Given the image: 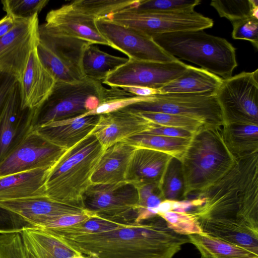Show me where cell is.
I'll return each mask as SVG.
<instances>
[{
  "mask_svg": "<svg viewBox=\"0 0 258 258\" xmlns=\"http://www.w3.org/2000/svg\"><path fill=\"white\" fill-rule=\"evenodd\" d=\"M147 221L123 222L116 228L97 233L54 235L89 258H172L189 242L187 236L169 228L160 216Z\"/></svg>",
  "mask_w": 258,
  "mask_h": 258,
  "instance_id": "cell-1",
  "label": "cell"
},
{
  "mask_svg": "<svg viewBox=\"0 0 258 258\" xmlns=\"http://www.w3.org/2000/svg\"><path fill=\"white\" fill-rule=\"evenodd\" d=\"M198 220L237 222L258 232V152L237 160L221 179L197 194Z\"/></svg>",
  "mask_w": 258,
  "mask_h": 258,
  "instance_id": "cell-2",
  "label": "cell"
},
{
  "mask_svg": "<svg viewBox=\"0 0 258 258\" xmlns=\"http://www.w3.org/2000/svg\"><path fill=\"white\" fill-rule=\"evenodd\" d=\"M222 127L203 126L194 134L180 159L184 200L216 182L236 163L237 159L224 141Z\"/></svg>",
  "mask_w": 258,
  "mask_h": 258,
  "instance_id": "cell-3",
  "label": "cell"
},
{
  "mask_svg": "<svg viewBox=\"0 0 258 258\" xmlns=\"http://www.w3.org/2000/svg\"><path fill=\"white\" fill-rule=\"evenodd\" d=\"M104 151L93 134L66 150L48 171L46 196L59 202L83 207L82 195L91 184L92 175Z\"/></svg>",
  "mask_w": 258,
  "mask_h": 258,
  "instance_id": "cell-4",
  "label": "cell"
},
{
  "mask_svg": "<svg viewBox=\"0 0 258 258\" xmlns=\"http://www.w3.org/2000/svg\"><path fill=\"white\" fill-rule=\"evenodd\" d=\"M152 38L171 55L196 64L223 79L231 77L238 65L235 48L229 42L202 30L164 33Z\"/></svg>",
  "mask_w": 258,
  "mask_h": 258,
  "instance_id": "cell-5",
  "label": "cell"
},
{
  "mask_svg": "<svg viewBox=\"0 0 258 258\" xmlns=\"http://www.w3.org/2000/svg\"><path fill=\"white\" fill-rule=\"evenodd\" d=\"M105 89L102 83L87 78L76 83L55 82L48 97L35 109L32 130L94 110L99 104Z\"/></svg>",
  "mask_w": 258,
  "mask_h": 258,
  "instance_id": "cell-6",
  "label": "cell"
},
{
  "mask_svg": "<svg viewBox=\"0 0 258 258\" xmlns=\"http://www.w3.org/2000/svg\"><path fill=\"white\" fill-rule=\"evenodd\" d=\"M126 107L137 112H162L190 117L208 127H222L224 124L215 95L157 94Z\"/></svg>",
  "mask_w": 258,
  "mask_h": 258,
  "instance_id": "cell-7",
  "label": "cell"
},
{
  "mask_svg": "<svg viewBox=\"0 0 258 258\" xmlns=\"http://www.w3.org/2000/svg\"><path fill=\"white\" fill-rule=\"evenodd\" d=\"M37 51L55 82L76 83L86 78L82 71L84 51L90 44L84 40L39 29Z\"/></svg>",
  "mask_w": 258,
  "mask_h": 258,
  "instance_id": "cell-8",
  "label": "cell"
},
{
  "mask_svg": "<svg viewBox=\"0 0 258 258\" xmlns=\"http://www.w3.org/2000/svg\"><path fill=\"white\" fill-rule=\"evenodd\" d=\"M216 97L224 124L258 125V69L223 79Z\"/></svg>",
  "mask_w": 258,
  "mask_h": 258,
  "instance_id": "cell-9",
  "label": "cell"
},
{
  "mask_svg": "<svg viewBox=\"0 0 258 258\" xmlns=\"http://www.w3.org/2000/svg\"><path fill=\"white\" fill-rule=\"evenodd\" d=\"M106 18L135 29L153 37L164 33L203 30L211 28L213 20L195 11L185 13H152L136 11L131 7L107 16Z\"/></svg>",
  "mask_w": 258,
  "mask_h": 258,
  "instance_id": "cell-10",
  "label": "cell"
},
{
  "mask_svg": "<svg viewBox=\"0 0 258 258\" xmlns=\"http://www.w3.org/2000/svg\"><path fill=\"white\" fill-rule=\"evenodd\" d=\"M188 66L178 59L166 62L128 59L102 83L110 87L134 86L159 89L181 75Z\"/></svg>",
  "mask_w": 258,
  "mask_h": 258,
  "instance_id": "cell-11",
  "label": "cell"
},
{
  "mask_svg": "<svg viewBox=\"0 0 258 258\" xmlns=\"http://www.w3.org/2000/svg\"><path fill=\"white\" fill-rule=\"evenodd\" d=\"M95 23L110 47L123 53L130 59L166 62L178 59L164 51L152 37L135 29L106 18L96 19Z\"/></svg>",
  "mask_w": 258,
  "mask_h": 258,
  "instance_id": "cell-12",
  "label": "cell"
},
{
  "mask_svg": "<svg viewBox=\"0 0 258 258\" xmlns=\"http://www.w3.org/2000/svg\"><path fill=\"white\" fill-rule=\"evenodd\" d=\"M139 201L138 187L125 181L112 184H91L83 193L82 202L85 209L113 219H123L132 213L136 216Z\"/></svg>",
  "mask_w": 258,
  "mask_h": 258,
  "instance_id": "cell-13",
  "label": "cell"
},
{
  "mask_svg": "<svg viewBox=\"0 0 258 258\" xmlns=\"http://www.w3.org/2000/svg\"><path fill=\"white\" fill-rule=\"evenodd\" d=\"M15 21L13 29L0 38V71L19 81L31 53L39 43V25L38 15Z\"/></svg>",
  "mask_w": 258,
  "mask_h": 258,
  "instance_id": "cell-14",
  "label": "cell"
},
{
  "mask_svg": "<svg viewBox=\"0 0 258 258\" xmlns=\"http://www.w3.org/2000/svg\"><path fill=\"white\" fill-rule=\"evenodd\" d=\"M66 151L31 131L0 163V177L35 169L49 170Z\"/></svg>",
  "mask_w": 258,
  "mask_h": 258,
  "instance_id": "cell-15",
  "label": "cell"
},
{
  "mask_svg": "<svg viewBox=\"0 0 258 258\" xmlns=\"http://www.w3.org/2000/svg\"><path fill=\"white\" fill-rule=\"evenodd\" d=\"M93 16L74 7L71 3L49 11L45 22L39 29L62 35L79 38L92 44L110 47L98 30Z\"/></svg>",
  "mask_w": 258,
  "mask_h": 258,
  "instance_id": "cell-16",
  "label": "cell"
},
{
  "mask_svg": "<svg viewBox=\"0 0 258 258\" xmlns=\"http://www.w3.org/2000/svg\"><path fill=\"white\" fill-rule=\"evenodd\" d=\"M35 110L22 108L18 81L0 118V163L33 131Z\"/></svg>",
  "mask_w": 258,
  "mask_h": 258,
  "instance_id": "cell-17",
  "label": "cell"
},
{
  "mask_svg": "<svg viewBox=\"0 0 258 258\" xmlns=\"http://www.w3.org/2000/svg\"><path fill=\"white\" fill-rule=\"evenodd\" d=\"M153 123L140 112L125 107L99 114V121L92 134L105 149L130 137L146 133Z\"/></svg>",
  "mask_w": 258,
  "mask_h": 258,
  "instance_id": "cell-18",
  "label": "cell"
},
{
  "mask_svg": "<svg viewBox=\"0 0 258 258\" xmlns=\"http://www.w3.org/2000/svg\"><path fill=\"white\" fill-rule=\"evenodd\" d=\"M0 206L20 216L34 227L60 217L82 213L81 205L66 204L53 200L47 196L0 201Z\"/></svg>",
  "mask_w": 258,
  "mask_h": 258,
  "instance_id": "cell-19",
  "label": "cell"
},
{
  "mask_svg": "<svg viewBox=\"0 0 258 258\" xmlns=\"http://www.w3.org/2000/svg\"><path fill=\"white\" fill-rule=\"evenodd\" d=\"M36 48L31 53L19 81L23 109L39 107L48 97L55 83L53 76L39 58Z\"/></svg>",
  "mask_w": 258,
  "mask_h": 258,
  "instance_id": "cell-20",
  "label": "cell"
},
{
  "mask_svg": "<svg viewBox=\"0 0 258 258\" xmlns=\"http://www.w3.org/2000/svg\"><path fill=\"white\" fill-rule=\"evenodd\" d=\"M172 156L161 151L136 148L131 157L125 180L137 187L155 184L160 189Z\"/></svg>",
  "mask_w": 258,
  "mask_h": 258,
  "instance_id": "cell-21",
  "label": "cell"
},
{
  "mask_svg": "<svg viewBox=\"0 0 258 258\" xmlns=\"http://www.w3.org/2000/svg\"><path fill=\"white\" fill-rule=\"evenodd\" d=\"M99 119V114L82 115L50 122L34 131L51 143L67 150L92 134Z\"/></svg>",
  "mask_w": 258,
  "mask_h": 258,
  "instance_id": "cell-22",
  "label": "cell"
},
{
  "mask_svg": "<svg viewBox=\"0 0 258 258\" xmlns=\"http://www.w3.org/2000/svg\"><path fill=\"white\" fill-rule=\"evenodd\" d=\"M136 148L120 141L105 148L92 175L91 184H112L126 181L129 163Z\"/></svg>",
  "mask_w": 258,
  "mask_h": 258,
  "instance_id": "cell-23",
  "label": "cell"
},
{
  "mask_svg": "<svg viewBox=\"0 0 258 258\" xmlns=\"http://www.w3.org/2000/svg\"><path fill=\"white\" fill-rule=\"evenodd\" d=\"M48 171L35 169L0 177V201L46 196Z\"/></svg>",
  "mask_w": 258,
  "mask_h": 258,
  "instance_id": "cell-24",
  "label": "cell"
},
{
  "mask_svg": "<svg viewBox=\"0 0 258 258\" xmlns=\"http://www.w3.org/2000/svg\"><path fill=\"white\" fill-rule=\"evenodd\" d=\"M223 79L203 69L188 66L179 77L158 89L160 94L216 95Z\"/></svg>",
  "mask_w": 258,
  "mask_h": 258,
  "instance_id": "cell-25",
  "label": "cell"
},
{
  "mask_svg": "<svg viewBox=\"0 0 258 258\" xmlns=\"http://www.w3.org/2000/svg\"><path fill=\"white\" fill-rule=\"evenodd\" d=\"M198 220L203 233L258 254V232L237 222Z\"/></svg>",
  "mask_w": 258,
  "mask_h": 258,
  "instance_id": "cell-26",
  "label": "cell"
},
{
  "mask_svg": "<svg viewBox=\"0 0 258 258\" xmlns=\"http://www.w3.org/2000/svg\"><path fill=\"white\" fill-rule=\"evenodd\" d=\"M21 233L23 242L30 247L37 258H72L81 253L43 229L27 228Z\"/></svg>",
  "mask_w": 258,
  "mask_h": 258,
  "instance_id": "cell-27",
  "label": "cell"
},
{
  "mask_svg": "<svg viewBox=\"0 0 258 258\" xmlns=\"http://www.w3.org/2000/svg\"><path fill=\"white\" fill-rule=\"evenodd\" d=\"M128 58L111 55L101 50L94 44L86 47L82 61L86 78L102 83L111 73L125 63Z\"/></svg>",
  "mask_w": 258,
  "mask_h": 258,
  "instance_id": "cell-28",
  "label": "cell"
},
{
  "mask_svg": "<svg viewBox=\"0 0 258 258\" xmlns=\"http://www.w3.org/2000/svg\"><path fill=\"white\" fill-rule=\"evenodd\" d=\"M222 132L226 146L236 159L258 152V125L226 124Z\"/></svg>",
  "mask_w": 258,
  "mask_h": 258,
  "instance_id": "cell-29",
  "label": "cell"
},
{
  "mask_svg": "<svg viewBox=\"0 0 258 258\" xmlns=\"http://www.w3.org/2000/svg\"><path fill=\"white\" fill-rule=\"evenodd\" d=\"M189 242L200 251L202 258L258 257V254L205 233L187 236Z\"/></svg>",
  "mask_w": 258,
  "mask_h": 258,
  "instance_id": "cell-30",
  "label": "cell"
},
{
  "mask_svg": "<svg viewBox=\"0 0 258 258\" xmlns=\"http://www.w3.org/2000/svg\"><path fill=\"white\" fill-rule=\"evenodd\" d=\"M191 138L141 134L130 137L122 141L137 148L159 151L180 160L189 146Z\"/></svg>",
  "mask_w": 258,
  "mask_h": 258,
  "instance_id": "cell-31",
  "label": "cell"
},
{
  "mask_svg": "<svg viewBox=\"0 0 258 258\" xmlns=\"http://www.w3.org/2000/svg\"><path fill=\"white\" fill-rule=\"evenodd\" d=\"M210 5L220 17L231 22L249 17L258 19L257 0H213Z\"/></svg>",
  "mask_w": 258,
  "mask_h": 258,
  "instance_id": "cell-32",
  "label": "cell"
},
{
  "mask_svg": "<svg viewBox=\"0 0 258 258\" xmlns=\"http://www.w3.org/2000/svg\"><path fill=\"white\" fill-rule=\"evenodd\" d=\"M146 98L147 96H136L119 87L105 88L98 106L84 115H99L108 113L145 101Z\"/></svg>",
  "mask_w": 258,
  "mask_h": 258,
  "instance_id": "cell-33",
  "label": "cell"
},
{
  "mask_svg": "<svg viewBox=\"0 0 258 258\" xmlns=\"http://www.w3.org/2000/svg\"><path fill=\"white\" fill-rule=\"evenodd\" d=\"M118 220L99 215L74 226L60 228L43 229L54 235L59 236L86 235L102 232L116 228L123 222L119 221Z\"/></svg>",
  "mask_w": 258,
  "mask_h": 258,
  "instance_id": "cell-34",
  "label": "cell"
},
{
  "mask_svg": "<svg viewBox=\"0 0 258 258\" xmlns=\"http://www.w3.org/2000/svg\"><path fill=\"white\" fill-rule=\"evenodd\" d=\"M138 0H78L71 3L96 19L128 8L134 7Z\"/></svg>",
  "mask_w": 258,
  "mask_h": 258,
  "instance_id": "cell-35",
  "label": "cell"
},
{
  "mask_svg": "<svg viewBox=\"0 0 258 258\" xmlns=\"http://www.w3.org/2000/svg\"><path fill=\"white\" fill-rule=\"evenodd\" d=\"M184 189L181 162L173 157L166 171L160 190L164 200L178 201L184 200Z\"/></svg>",
  "mask_w": 258,
  "mask_h": 258,
  "instance_id": "cell-36",
  "label": "cell"
},
{
  "mask_svg": "<svg viewBox=\"0 0 258 258\" xmlns=\"http://www.w3.org/2000/svg\"><path fill=\"white\" fill-rule=\"evenodd\" d=\"M201 2L200 0H138L136 6L131 8L144 12H192Z\"/></svg>",
  "mask_w": 258,
  "mask_h": 258,
  "instance_id": "cell-37",
  "label": "cell"
},
{
  "mask_svg": "<svg viewBox=\"0 0 258 258\" xmlns=\"http://www.w3.org/2000/svg\"><path fill=\"white\" fill-rule=\"evenodd\" d=\"M158 215L166 221L169 228L177 234L187 236L203 233L198 218L190 212L171 211Z\"/></svg>",
  "mask_w": 258,
  "mask_h": 258,
  "instance_id": "cell-38",
  "label": "cell"
},
{
  "mask_svg": "<svg viewBox=\"0 0 258 258\" xmlns=\"http://www.w3.org/2000/svg\"><path fill=\"white\" fill-rule=\"evenodd\" d=\"M139 112L143 116L155 123L187 130L194 134L203 126H205L201 121L186 116L162 112Z\"/></svg>",
  "mask_w": 258,
  "mask_h": 258,
  "instance_id": "cell-39",
  "label": "cell"
},
{
  "mask_svg": "<svg viewBox=\"0 0 258 258\" xmlns=\"http://www.w3.org/2000/svg\"><path fill=\"white\" fill-rule=\"evenodd\" d=\"M49 2L48 0H3L7 15L14 20L26 19L38 14Z\"/></svg>",
  "mask_w": 258,
  "mask_h": 258,
  "instance_id": "cell-40",
  "label": "cell"
},
{
  "mask_svg": "<svg viewBox=\"0 0 258 258\" xmlns=\"http://www.w3.org/2000/svg\"><path fill=\"white\" fill-rule=\"evenodd\" d=\"M21 232H0V258H26Z\"/></svg>",
  "mask_w": 258,
  "mask_h": 258,
  "instance_id": "cell-41",
  "label": "cell"
},
{
  "mask_svg": "<svg viewBox=\"0 0 258 258\" xmlns=\"http://www.w3.org/2000/svg\"><path fill=\"white\" fill-rule=\"evenodd\" d=\"M232 37L234 39L247 40L258 48V19L249 17L231 22Z\"/></svg>",
  "mask_w": 258,
  "mask_h": 258,
  "instance_id": "cell-42",
  "label": "cell"
},
{
  "mask_svg": "<svg viewBox=\"0 0 258 258\" xmlns=\"http://www.w3.org/2000/svg\"><path fill=\"white\" fill-rule=\"evenodd\" d=\"M99 216L95 212L85 209L81 213L63 216L47 222L37 228L44 229L64 228L82 223Z\"/></svg>",
  "mask_w": 258,
  "mask_h": 258,
  "instance_id": "cell-43",
  "label": "cell"
},
{
  "mask_svg": "<svg viewBox=\"0 0 258 258\" xmlns=\"http://www.w3.org/2000/svg\"><path fill=\"white\" fill-rule=\"evenodd\" d=\"M34 227L17 214L0 206V232H21Z\"/></svg>",
  "mask_w": 258,
  "mask_h": 258,
  "instance_id": "cell-44",
  "label": "cell"
},
{
  "mask_svg": "<svg viewBox=\"0 0 258 258\" xmlns=\"http://www.w3.org/2000/svg\"><path fill=\"white\" fill-rule=\"evenodd\" d=\"M18 81L13 76L0 71V118L7 102Z\"/></svg>",
  "mask_w": 258,
  "mask_h": 258,
  "instance_id": "cell-45",
  "label": "cell"
},
{
  "mask_svg": "<svg viewBox=\"0 0 258 258\" xmlns=\"http://www.w3.org/2000/svg\"><path fill=\"white\" fill-rule=\"evenodd\" d=\"M125 91L139 96H149L160 94L158 89L146 87L125 86L120 87Z\"/></svg>",
  "mask_w": 258,
  "mask_h": 258,
  "instance_id": "cell-46",
  "label": "cell"
},
{
  "mask_svg": "<svg viewBox=\"0 0 258 258\" xmlns=\"http://www.w3.org/2000/svg\"><path fill=\"white\" fill-rule=\"evenodd\" d=\"M16 25V21L6 15L0 20V38L9 32Z\"/></svg>",
  "mask_w": 258,
  "mask_h": 258,
  "instance_id": "cell-47",
  "label": "cell"
},
{
  "mask_svg": "<svg viewBox=\"0 0 258 258\" xmlns=\"http://www.w3.org/2000/svg\"><path fill=\"white\" fill-rule=\"evenodd\" d=\"M173 202L169 200H164L161 202L157 208L158 215L172 211Z\"/></svg>",
  "mask_w": 258,
  "mask_h": 258,
  "instance_id": "cell-48",
  "label": "cell"
},
{
  "mask_svg": "<svg viewBox=\"0 0 258 258\" xmlns=\"http://www.w3.org/2000/svg\"><path fill=\"white\" fill-rule=\"evenodd\" d=\"M23 243L24 246L26 258H37L36 256L32 252V251L31 250V249L30 248V247L24 242Z\"/></svg>",
  "mask_w": 258,
  "mask_h": 258,
  "instance_id": "cell-49",
  "label": "cell"
},
{
  "mask_svg": "<svg viewBox=\"0 0 258 258\" xmlns=\"http://www.w3.org/2000/svg\"><path fill=\"white\" fill-rule=\"evenodd\" d=\"M72 258H89L88 256H86V255H83L81 253L78 254L74 256H73Z\"/></svg>",
  "mask_w": 258,
  "mask_h": 258,
  "instance_id": "cell-50",
  "label": "cell"
},
{
  "mask_svg": "<svg viewBox=\"0 0 258 258\" xmlns=\"http://www.w3.org/2000/svg\"><path fill=\"white\" fill-rule=\"evenodd\" d=\"M246 258H258V257H246Z\"/></svg>",
  "mask_w": 258,
  "mask_h": 258,
  "instance_id": "cell-51",
  "label": "cell"
}]
</instances>
